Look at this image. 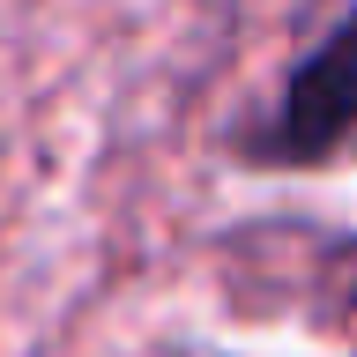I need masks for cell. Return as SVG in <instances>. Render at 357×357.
<instances>
[{"mask_svg": "<svg viewBox=\"0 0 357 357\" xmlns=\"http://www.w3.org/2000/svg\"><path fill=\"white\" fill-rule=\"evenodd\" d=\"M357 127V15L290 75L283 105L268 119V156H320Z\"/></svg>", "mask_w": 357, "mask_h": 357, "instance_id": "obj_1", "label": "cell"}]
</instances>
